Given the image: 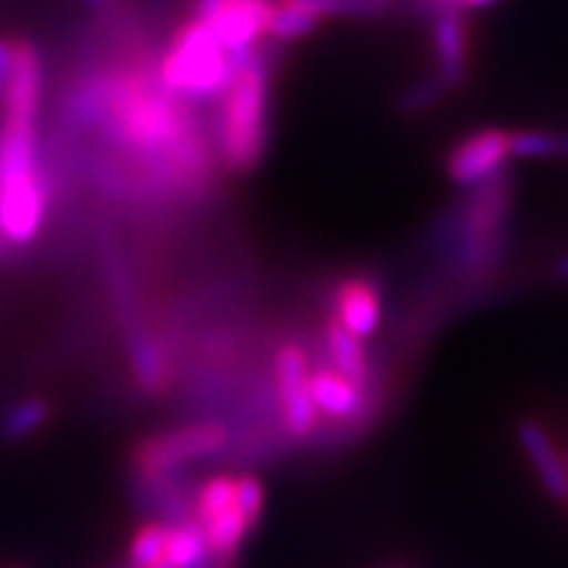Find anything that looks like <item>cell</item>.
Here are the masks:
<instances>
[{
  "mask_svg": "<svg viewBox=\"0 0 568 568\" xmlns=\"http://www.w3.org/2000/svg\"><path fill=\"white\" fill-rule=\"evenodd\" d=\"M13 61H17V42L0 40V101L9 90L13 77Z\"/></svg>",
  "mask_w": 568,
  "mask_h": 568,
  "instance_id": "cell-23",
  "label": "cell"
},
{
  "mask_svg": "<svg viewBox=\"0 0 568 568\" xmlns=\"http://www.w3.org/2000/svg\"><path fill=\"white\" fill-rule=\"evenodd\" d=\"M439 3H445V6H456V9H458V0H439Z\"/></svg>",
  "mask_w": 568,
  "mask_h": 568,
  "instance_id": "cell-25",
  "label": "cell"
},
{
  "mask_svg": "<svg viewBox=\"0 0 568 568\" xmlns=\"http://www.w3.org/2000/svg\"><path fill=\"white\" fill-rule=\"evenodd\" d=\"M282 3L295 6V9H303L314 13L316 19L326 17H372L379 6L372 3V0H282Z\"/></svg>",
  "mask_w": 568,
  "mask_h": 568,
  "instance_id": "cell-21",
  "label": "cell"
},
{
  "mask_svg": "<svg viewBox=\"0 0 568 568\" xmlns=\"http://www.w3.org/2000/svg\"><path fill=\"white\" fill-rule=\"evenodd\" d=\"M237 503L240 508H243L247 521H251V527L255 529V524L261 521L266 508V489L261 485L258 477H253V474L237 477Z\"/></svg>",
  "mask_w": 568,
  "mask_h": 568,
  "instance_id": "cell-22",
  "label": "cell"
},
{
  "mask_svg": "<svg viewBox=\"0 0 568 568\" xmlns=\"http://www.w3.org/2000/svg\"><path fill=\"white\" fill-rule=\"evenodd\" d=\"M272 0H197L195 19L216 34L234 61L258 53V42L268 38Z\"/></svg>",
  "mask_w": 568,
  "mask_h": 568,
  "instance_id": "cell-6",
  "label": "cell"
},
{
  "mask_svg": "<svg viewBox=\"0 0 568 568\" xmlns=\"http://www.w3.org/2000/svg\"><path fill=\"white\" fill-rule=\"evenodd\" d=\"M268 63L258 53L240 61L219 113V153L232 172H253L264 159L268 145Z\"/></svg>",
  "mask_w": 568,
  "mask_h": 568,
  "instance_id": "cell-2",
  "label": "cell"
},
{
  "mask_svg": "<svg viewBox=\"0 0 568 568\" xmlns=\"http://www.w3.org/2000/svg\"><path fill=\"white\" fill-rule=\"evenodd\" d=\"M230 445V432L222 424L201 422L184 424L176 429L161 432V435L148 437L138 450H134V464L148 479L172 477L187 464L213 458Z\"/></svg>",
  "mask_w": 568,
  "mask_h": 568,
  "instance_id": "cell-4",
  "label": "cell"
},
{
  "mask_svg": "<svg viewBox=\"0 0 568 568\" xmlns=\"http://www.w3.org/2000/svg\"><path fill=\"white\" fill-rule=\"evenodd\" d=\"M506 190H503V176L481 184L477 195L466 203L464 222H460V258L466 266L481 268L487 258L500 251L503 230H506Z\"/></svg>",
  "mask_w": 568,
  "mask_h": 568,
  "instance_id": "cell-8",
  "label": "cell"
},
{
  "mask_svg": "<svg viewBox=\"0 0 568 568\" xmlns=\"http://www.w3.org/2000/svg\"><path fill=\"white\" fill-rule=\"evenodd\" d=\"M335 318L353 337L368 339L382 324V297L374 282L351 276L335 293Z\"/></svg>",
  "mask_w": 568,
  "mask_h": 568,
  "instance_id": "cell-12",
  "label": "cell"
},
{
  "mask_svg": "<svg viewBox=\"0 0 568 568\" xmlns=\"http://www.w3.org/2000/svg\"><path fill=\"white\" fill-rule=\"evenodd\" d=\"M516 443L529 458L545 495L556 503H568V464L545 424H539L537 418H521L516 424Z\"/></svg>",
  "mask_w": 568,
  "mask_h": 568,
  "instance_id": "cell-10",
  "label": "cell"
},
{
  "mask_svg": "<svg viewBox=\"0 0 568 568\" xmlns=\"http://www.w3.org/2000/svg\"><path fill=\"white\" fill-rule=\"evenodd\" d=\"M276 400L290 437L305 439L316 432L318 410L311 395V361L301 345L284 343L274 355Z\"/></svg>",
  "mask_w": 568,
  "mask_h": 568,
  "instance_id": "cell-7",
  "label": "cell"
},
{
  "mask_svg": "<svg viewBox=\"0 0 568 568\" xmlns=\"http://www.w3.org/2000/svg\"><path fill=\"white\" fill-rule=\"evenodd\" d=\"M124 568H132V566H130V564H126V566H124Z\"/></svg>",
  "mask_w": 568,
  "mask_h": 568,
  "instance_id": "cell-28",
  "label": "cell"
},
{
  "mask_svg": "<svg viewBox=\"0 0 568 568\" xmlns=\"http://www.w3.org/2000/svg\"><path fill=\"white\" fill-rule=\"evenodd\" d=\"M166 564L172 568H211L213 558L209 542H205L203 531L193 518L169 527Z\"/></svg>",
  "mask_w": 568,
  "mask_h": 568,
  "instance_id": "cell-15",
  "label": "cell"
},
{
  "mask_svg": "<svg viewBox=\"0 0 568 568\" xmlns=\"http://www.w3.org/2000/svg\"><path fill=\"white\" fill-rule=\"evenodd\" d=\"M40 92V55L30 42H17L0 138V234L13 245L32 243L45 224V184L38 163Z\"/></svg>",
  "mask_w": 568,
  "mask_h": 568,
  "instance_id": "cell-1",
  "label": "cell"
},
{
  "mask_svg": "<svg viewBox=\"0 0 568 568\" xmlns=\"http://www.w3.org/2000/svg\"><path fill=\"white\" fill-rule=\"evenodd\" d=\"M372 3H376V6H382V0H372Z\"/></svg>",
  "mask_w": 568,
  "mask_h": 568,
  "instance_id": "cell-27",
  "label": "cell"
},
{
  "mask_svg": "<svg viewBox=\"0 0 568 568\" xmlns=\"http://www.w3.org/2000/svg\"><path fill=\"white\" fill-rule=\"evenodd\" d=\"M193 521L201 527L213 560L226 564L237 556L247 535L253 531L251 521L237 503V477L219 474V477L205 481L197 489Z\"/></svg>",
  "mask_w": 568,
  "mask_h": 568,
  "instance_id": "cell-5",
  "label": "cell"
},
{
  "mask_svg": "<svg viewBox=\"0 0 568 568\" xmlns=\"http://www.w3.org/2000/svg\"><path fill=\"white\" fill-rule=\"evenodd\" d=\"M510 159H568V132H510Z\"/></svg>",
  "mask_w": 568,
  "mask_h": 568,
  "instance_id": "cell-16",
  "label": "cell"
},
{
  "mask_svg": "<svg viewBox=\"0 0 568 568\" xmlns=\"http://www.w3.org/2000/svg\"><path fill=\"white\" fill-rule=\"evenodd\" d=\"M326 355H329V366L345 379H351L355 387L366 389L372 379V364H368V353L364 339L353 337L337 318L326 324Z\"/></svg>",
  "mask_w": 568,
  "mask_h": 568,
  "instance_id": "cell-14",
  "label": "cell"
},
{
  "mask_svg": "<svg viewBox=\"0 0 568 568\" xmlns=\"http://www.w3.org/2000/svg\"><path fill=\"white\" fill-rule=\"evenodd\" d=\"M566 464H568V458H566Z\"/></svg>",
  "mask_w": 568,
  "mask_h": 568,
  "instance_id": "cell-29",
  "label": "cell"
},
{
  "mask_svg": "<svg viewBox=\"0 0 568 568\" xmlns=\"http://www.w3.org/2000/svg\"><path fill=\"white\" fill-rule=\"evenodd\" d=\"M432 48H435L437 61L435 80L445 90L464 82L468 67V30L456 6H445L437 13L435 27H432Z\"/></svg>",
  "mask_w": 568,
  "mask_h": 568,
  "instance_id": "cell-11",
  "label": "cell"
},
{
  "mask_svg": "<svg viewBox=\"0 0 568 568\" xmlns=\"http://www.w3.org/2000/svg\"><path fill=\"white\" fill-rule=\"evenodd\" d=\"M318 21L322 19H316L314 13L295 9V6L282 3L280 0L272 11V21H268V38L276 42L308 38V34L318 27Z\"/></svg>",
  "mask_w": 568,
  "mask_h": 568,
  "instance_id": "cell-18",
  "label": "cell"
},
{
  "mask_svg": "<svg viewBox=\"0 0 568 568\" xmlns=\"http://www.w3.org/2000/svg\"><path fill=\"white\" fill-rule=\"evenodd\" d=\"M132 358H134V372H138L140 385L148 393H155L163 385V376H166V364H163L161 351L155 347L151 337H134L132 343Z\"/></svg>",
  "mask_w": 568,
  "mask_h": 568,
  "instance_id": "cell-20",
  "label": "cell"
},
{
  "mask_svg": "<svg viewBox=\"0 0 568 568\" xmlns=\"http://www.w3.org/2000/svg\"><path fill=\"white\" fill-rule=\"evenodd\" d=\"M552 276L560 282H568V253L560 255L556 264H552Z\"/></svg>",
  "mask_w": 568,
  "mask_h": 568,
  "instance_id": "cell-24",
  "label": "cell"
},
{
  "mask_svg": "<svg viewBox=\"0 0 568 568\" xmlns=\"http://www.w3.org/2000/svg\"><path fill=\"white\" fill-rule=\"evenodd\" d=\"M510 159V132L497 130H479L468 134L453 148L445 161V172L453 184L464 190H477L481 184L503 176V169Z\"/></svg>",
  "mask_w": 568,
  "mask_h": 568,
  "instance_id": "cell-9",
  "label": "cell"
},
{
  "mask_svg": "<svg viewBox=\"0 0 568 568\" xmlns=\"http://www.w3.org/2000/svg\"><path fill=\"white\" fill-rule=\"evenodd\" d=\"M151 568H172V566H169L166 560H161V564H155V566H151Z\"/></svg>",
  "mask_w": 568,
  "mask_h": 568,
  "instance_id": "cell-26",
  "label": "cell"
},
{
  "mask_svg": "<svg viewBox=\"0 0 568 568\" xmlns=\"http://www.w3.org/2000/svg\"><path fill=\"white\" fill-rule=\"evenodd\" d=\"M240 63L224 51L203 21H193L174 34L172 45L163 55L159 77L169 95L190 98V101H211L224 98L237 74Z\"/></svg>",
  "mask_w": 568,
  "mask_h": 568,
  "instance_id": "cell-3",
  "label": "cell"
},
{
  "mask_svg": "<svg viewBox=\"0 0 568 568\" xmlns=\"http://www.w3.org/2000/svg\"><path fill=\"white\" fill-rule=\"evenodd\" d=\"M169 527L166 524H145L130 545V566L132 568H151L161 560H166Z\"/></svg>",
  "mask_w": 568,
  "mask_h": 568,
  "instance_id": "cell-19",
  "label": "cell"
},
{
  "mask_svg": "<svg viewBox=\"0 0 568 568\" xmlns=\"http://www.w3.org/2000/svg\"><path fill=\"white\" fill-rule=\"evenodd\" d=\"M48 418H51L48 403L40 397H27V400H19L17 406L6 410V416L0 418V432L6 439H24L40 432L48 424Z\"/></svg>",
  "mask_w": 568,
  "mask_h": 568,
  "instance_id": "cell-17",
  "label": "cell"
},
{
  "mask_svg": "<svg viewBox=\"0 0 568 568\" xmlns=\"http://www.w3.org/2000/svg\"><path fill=\"white\" fill-rule=\"evenodd\" d=\"M311 395H314L318 416L335 418V422H351L364 403V389L355 387L332 366L311 368Z\"/></svg>",
  "mask_w": 568,
  "mask_h": 568,
  "instance_id": "cell-13",
  "label": "cell"
}]
</instances>
